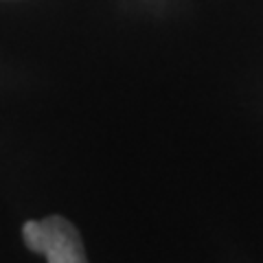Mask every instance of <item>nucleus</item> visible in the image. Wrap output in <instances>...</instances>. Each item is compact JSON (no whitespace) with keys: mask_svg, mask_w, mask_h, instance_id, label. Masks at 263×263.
I'll return each instance as SVG.
<instances>
[{"mask_svg":"<svg viewBox=\"0 0 263 263\" xmlns=\"http://www.w3.org/2000/svg\"><path fill=\"white\" fill-rule=\"evenodd\" d=\"M27 248L44 254L48 263H88L77 228L60 215H48L22 226Z\"/></svg>","mask_w":263,"mask_h":263,"instance_id":"1","label":"nucleus"}]
</instances>
